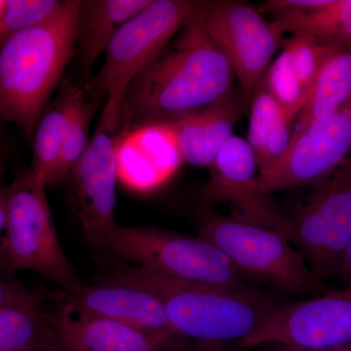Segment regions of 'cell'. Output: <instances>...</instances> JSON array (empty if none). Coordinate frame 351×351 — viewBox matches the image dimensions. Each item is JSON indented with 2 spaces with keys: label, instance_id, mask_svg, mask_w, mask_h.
<instances>
[{
  "label": "cell",
  "instance_id": "cell-5",
  "mask_svg": "<svg viewBox=\"0 0 351 351\" xmlns=\"http://www.w3.org/2000/svg\"><path fill=\"white\" fill-rule=\"evenodd\" d=\"M45 184L36 173L23 171L14 178L10 209L0 245V269L5 277L32 270L75 294L87 284L66 258L58 239Z\"/></svg>",
  "mask_w": 351,
  "mask_h": 351
},
{
  "label": "cell",
  "instance_id": "cell-20",
  "mask_svg": "<svg viewBox=\"0 0 351 351\" xmlns=\"http://www.w3.org/2000/svg\"><path fill=\"white\" fill-rule=\"evenodd\" d=\"M80 86L64 78L56 98L48 105L34 133L32 171L46 184L56 186L66 126L71 107Z\"/></svg>",
  "mask_w": 351,
  "mask_h": 351
},
{
  "label": "cell",
  "instance_id": "cell-1",
  "mask_svg": "<svg viewBox=\"0 0 351 351\" xmlns=\"http://www.w3.org/2000/svg\"><path fill=\"white\" fill-rule=\"evenodd\" d=\"M203 6L122 95L127 135L158 128L232 93L237 76L205 27Z\"/></svg>",
  "mask_w": 351,
  "mask_h": 351
},
{
  "label": "cell",
  "instance_id": "cell-2",
  "mask_svg": "<svg viewBox=\"0 0 351 351\" xmlns=\"http://www.w3.org/2000/svg\"><path fill=\"white\" fill-rule=\"evenodd\" d=\"M82 0H64L48 22L0 44V115L32 137L77 49Z\"/></svg>",
  "mask_w": 351,
  "mask_h": 351
},
{
  "label": "cell",
  "instance_id": "cell-25",
  "mask_svg": "<svg viewBox=\"0 0 351 351\" xmlns=\"http://www.w3.org/2000/svg\"><path fill=\"white\" fill-rule=\"evenodd\" d=\"M63 3L61 0H0V44L48 22Z\"/></svg>",
  "mask_w": 351,
  "mask_h": 351
},
{
  "label": "cell",
  "instance_id": "cell-4",
  "mask_svg": "<svg viewBox=\"0 0 351 351\" xmlns=\"http://www.w3.org/2000/svg\"><path fill=\"white\" fill-rule=\"evenodd\" d=\"M198 237L223 252L252 285L291 295L326 293L301 252L283 233L219 213L202 203L193 214Z\"/></svg>",
  "mask_w": 351,
  "mask_h": 351
},
{
  "label": "cell",
  "instance_id": "cell-3",
  "mask_svg": "<svg viewBox=\"0 0 351 351\" xmlns=\"http://www.w3.org/2000/svg\"><path fill=\"white\" fill-rule=\"evenodd\" d=\"M108 276L151 291L162 302L178 335L204 343H239L287 304L256 287L186 282L137 265L114 270Z\"/></svg>",
  "mask_w": 351,
  "mask_h": 351
},
{
  "label": "cell",
  "instance_id": "cell-24",
  "mask_svg": "<svg viewBox=\"0 0 351 351\" xmlns=\"http://www.w3.org/2000/svg\"><path fill=\"white\" fill-rule=\"evenodd\" d=\"M263 82L294 123L306 106L308 91L300 80L285 47L267 69Z\"/></svg>",
  "mask_w": 351,
  "mask_h": 351
},
{
  "label": "cell",
  "instance_id": "cell-18",
  "mask_svg": "<svg viewBox=\"0 0 351 351\" xmlns=\"http://www.w3.org/2000/svg\"><path fill=\"white\" fill-rule=\"evenodd\" d=\"M152 1L154 0L82 1L77 21V51L86 77L119 29Z\"/></svg>",
  "mask_w": 351,
  "mask_h": 351
},
{
  "label": "cell",
  "instance_id": "cell-13",
  "mask_svg": "<svg viewBox=\"0 0 351 351\" xmlns=\"http://www.w3.org/2000/svg\"><path fill=\"white\" fill-rule=\"evenodd\" d=\"M351 149V97L332 117L307 127L291 141L280 160L258 173L263 195L324 182Z\"/></svg>",
  "mask_w": 351,
  "mask_h": 351
},
{
  "label": "cell",
  "instance_id": "cell-29",
  "mask_svg": "<svg viewBox=\"0 0 351 351\" xmlns=\"http://www.w3.org/2000/svg\"><path fill=\"white\" fill-rule=\"evenodd\" d=\"M337 278L343 286L351 285V240L348 251H346L343 267H341V271H339Z\"/></svg>",
  "mask_w": 351,
  "mask_h": 351
},
{
  "label": "cell",
  "instance_id": "cell-17",
  "mask_svg": "<svg viewBox=\"0 0 351 351\" xmlns=\"http://www.w3.org/2000/svg\"><path fill=\"white\" fill-rule=\"evenodd\" d=\"M240 115L239 103L232 92L207 107L158 128L170 134L182 160L196 167L209 168L233 135Z\"/></svg>",
  "mask_w": 351,
  "mask_h": 351
},
{
  "label": "cell",
  "instance_id": "cell-26",
  "mask_svg": "<svg viewBox=\"0 0 351 351\" xmlns=\"http://www.w3.org/2000/svg\"><path fill=\"white\" fill-rule=\"evenodd\" d=\"M285 48L307 91L313 86L314 80L328 58L335 51H339L325 47L306 34H292V38L286 43Z\"/></svg>",
  "mask_w": 351,
  "mask_h": 351
},
{
  "label": "cell",
  "instance_id": "cell-10",
  "mask_svg": "<svg viewBox=\"0 0 351 351\" xmlns=\"http://www.w3.org/2000/svg\"><path fill=\"white\" fill-rule=\"evenodd\" d=\"M272 345L304 350L351 348V285L298 302H287L240 348Z\"/></svg>",
  "mask_w": 351,
  "mask_h": 351
},
{
  "label": "cell",
  "instance_id": "cell-16",
  "mask_svg": "<svg viewBox=\"0 0 351 351\" xmlns=\"http://www.w3.org/2000/svg\"><path fill=\"white\" fill-rule=\"evenodd\" d=\"M0 351H64L44 295L12 277L0 281Z\"/></svg>",
  "mask_w": 351,
  "mask_h": 351
},
{
  "label": "cell",
  "instance_id": "cell-14",
  "mask_svg": "<svg viewBox=\"0 0 351 351\" xmlns=\"http://www.w3.org/2000/svg\"><path fill=\"white\" fill-rule=\"evenodd\" d=\"M49 295L159 338L189 341L176 332L161 300L136 284L107 276L75 294L59 290Z\"/></svg>",
  "mask_w": 351,
  "mask_h": 351
},
{
  "label": "cell",
  "instance_id": "cell-21",
  "mask_svg": "<svg viewBox=\"0 0 351 351\" xmlns=\"http://www.w3.org/2000/svg\"><path fill=\"white\" fill-rule=\"evenodd\" d=\"M350 97L351 50L335 51L309 89L306 106L295 124L292 140L307 127L332 117Z\"/></svg>",
  "mask_w": 351,
  "mask_h": 351
},
{
  "label": "cell",
  "instance_id": "cell-6",
  "mask_svg": "<svg viewBox=\"0 0 351 351\" xmlns=\"http://www.w3.org/2000/svg\"><path fill=\"white\" fill-rule=\"evenodd\" d=\"M122 95H110L82 157L69 172L66 201L92 248L105 252L115 221L119 151L127 136Z\"/></svg>",
  "mask_w": 351,
  "mask_h": 351
},
{
  "label": "cell",
  "instance_id": "cell-15",
  "mask_svg": "<svg viewBox=\"0 0 351 351\" xmlns=\"http://www.w3.org/2000/svg\"><path fill=\"white\" fill-rule=\"evenodd\" d=\"M51 320L64 351H181L186 341H171L55 299Z\"/></svg>",
  "mask_w": 351,
  "mask_h": 351
},
{
  "label": "cell",
  "instance_id": "cell-23",
  "mask_svg": "<svg viewBox=\"0 0 351 351\" xmlns=\"http://www.w3.org/2000/svg\"><path fill=\"white\" fill-rule=\"evenodd\" d=\"M100 101L90 98L84 86L76 95L69 114L66 136L57 172V184H64L69 172L82 157L90 142V124Z\"/></svg>",
  "mask_w": 351,
  "mask_h": 351
},
{
  "label": "cell",
  "instance_id": "cell-27",
  "mask_svg": "<svg viewBox=\"0 0 351 351\" xmlns=\"http://www.w3.org/2000/svg\"><path fill=\"white\" fill-rule=\"evenodd\" d=\"M329 0H269L265 2L258 12L279 14L289 11L311 10L325 5Z\"/></svg>",
  "mask_w": 351,
  "mask_h": 351
},
{
  "label": "cell",
  "instance_id": "cell-11",
  "mask_svg": "<svg viewBox=\"0 0 351 351\" xmlns=\"http://www.w3.org/2000/svg\"><path fill=\"white\" fill-rule=\"evenodd\" d=\"M202 13L207 31L232 66L245 98L253 99L282 32L241 1H205Z\"/></svg>",
  "mask_w": 351,
  "mask_h": 351
},
{
  "label": "cell",
  "instance_id": "cell-12",
  "mask_svg": "<svg viewBox=\"0 0 351 351\" xmlns=\"http://www.w3.org/2000/svg\"><path fill=\"white\" fill-rule=\"evenodd\" d=\"M209 181L198 191L205 204L230 207V217L276 230L293 243L294 228L290 217L258 189V165L248 141L233 135L209 166Z\"/></svg>",
  "mask_w": 351,
  "mask_h": 351
},
{
  "label": "cell",
  "instance_id": "cell-19",
  "mask_svg": "<svg viewBox=\"0 0 351 351\" xmlns=\"http://www.w3.org/2000/svg\"><path fill=\"white\" fill-rule=\"evenodd\" d=\"M294 127L262 80L252 99L247 137L260 172L282 158L290 147Z\"/></svg>",
  "mask_w": 351,
  "mask_h": 351
},
{
  "label": "cell",
  "instance_id": "cell-8",
  "mask_svg": "<svg viewBox=\"0 0 351 351\" xmlns=\"http://www.w3.org/2000/svg\"><path fill=\"white\" fill-rule=\"evenodd\" d=\"M204 1L154 0L126 23L106 51L105 63L84 84L94 100L124 93L136 77L174 39Z\"/></svg>",
  "mask_w": 351,
  "mask_h": 351
},
{
  "label": "cell",
  "instance_id": "cell-31",
  "mask_svg": "<svg viewBox=\"0 0 351 351\" xmlns=\"http://www.w3.org/2000/svg\"><path fill=\"white\" fill-rule=\"evenodd\" d=\"M214 351H237V350H214Z\"/></svg>",
  "mask_w": 351,
  "mask_h": 351
},
{
  "label": "cell",
  "instance_id": "cell-22",
  "mask_svg": "<svg viewBox=\"0 0 351 351\" xmlns=\"http://www.w3.org/2000/svg\"><path fill=\"white\" fill-rule=\"evenodd\" d=\"M282 34H306L334 50H351V0H329L319 8L276 14Z\"/></svg>",
  "mask_w": 351,
  "mask_h": 351
},
{
  "label": "cell",
  "instance_id": "cell-9",
  "mask_svg": "<svg viewBox=\"0 0 351 351\" xmlns=\"http://www.w3.org/2000/svg\"><path fill=\"white\" fill-rule=\"evenodd\" d=\"M297 245L321 280L337 278L351 240V158L314 186L308 200L291 218Z\"/></svg>",
  "mask_w": 351,
  "mask_h": 351
},
{
  "label": "cell",
  "instance_id": "cell-28",
  "mask_svg": "<svg viewBox=\"0 0 351 351\" xmlns=\"http://www.w3.org/2000/svg\"><path fill=\"white\" fill-rule=\"evenodd\" d=\"M10 209V189L9 186H3L0 191V230H5Z\"/></svg>",
  "mask_w": 351,
  "mask_h": 351
},
{
  "label": "cell",
  "instance_id": "cell-7",
  "mask_svg": "<svg viewBox=\"0 0 351 351\" xmlns=\"http://www.w3.org/2000/svg\"><path fill=\"white\" fill-rule=\"evenodd\" d=\"M105 253L160 276L219 287H255L215 245L156 226L117 225Z\"/></svg>",
  "mask_w": 351,
  "mask_h": 351
},
{
  "label": "cell",
  "instance_id": "cell-30",
  "mask_svg": "<svg viewBox=\"0 0 351 351\" xmlns=\"http://www.w3.org/2000/svg\"><path fill=\"white\" fill-rule=\"evenodd\" d=\"M265 351H351V348L345 350H304V348H294V346L272 345L265 346Z\"/></svg>",
  "mask_w": 351,
  "mask_h": 351
}]
</instances>
